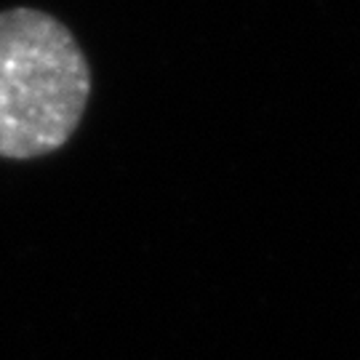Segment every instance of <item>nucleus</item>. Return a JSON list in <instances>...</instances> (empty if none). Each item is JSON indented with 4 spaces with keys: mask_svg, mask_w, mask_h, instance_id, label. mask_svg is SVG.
Returning a JSON list of instances; mask_svg holds the SVG:
<instances>
[{
    "mask_svg": "<svg viewBox=\"0 0 360 360\" xmlns=\"http://www.w3.org/2000/svg\"><path fill=\"white\" fill-rule=\"evenodd\" d=\"M89 96L86 53L56 16L0 11V158L59 150L75 134Z\"/></svg>",
    "mask_w": 360,
    "mask_h": 360,
    "instance_id": "f257e3e1",
    "label": "nucleus"
}]
</instances>
